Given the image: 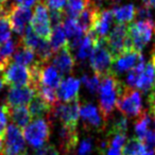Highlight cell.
Returning <instances> with one entry per match:
<instances>
[{
    "label": "cell",
    "mask_w": 155,
    "mask_h": 155,
    "mask_svg": "<svg viewBox=\"0 0 155 155\" xmlns=\"http://www.w3.org/2000/svg\"><path fill=\"white\" fill-rule=\"evenodd\" d=\"M123 83L118 79V75L113 72L100 79L99 93V110L107 124L108 119L113 115L116 107V101L122 91Z\"/></svg>",
    "instance_id": "obj_1"
},
{
    "label": "cell",
    "mask_w": 155,
    "mask_h": 155,
    "mask_svg": "<svg viewBox=\"0 0 155 155\" xmlns=\"http://www.w3.org/2000/svg\"><path fill=\"white\" fill-rule=\"evenodd\" d=\"M116 108L120 114L127 118H138L143 113L141 95L136 88L123 87L116 101Z\"/></svg>",
    "instance_id": "obj_2"
},
{
    "label": "cell",
    "mask_w": 155,
    "mask_h": 155,
    "mask_svg": "<svg viewBox=\"0 0 155 155\" xmlns=\"http://www.w3.org/2000/svg\"><path fill=\"white\" fill-rule=\"evenodd\" d=\"M80 105L79 98L68 102H58L52 106L46 119H48L50 122L54 119H58L62 124L77 127L80 117Z\"/></svg>",
    "instance_id": "obj_3"
},
{
    "label": "cell",
    "mask_w": 155,
    "mask_h": 155,
    "mask_svg": "<svg viewBox=\"0 0 155 155\" xmlns=\"http://www.w3.org/2000/svg\"><path fill=\"white\" fill-rule=\"evenodd\" d=\"M50 127H51V122L48 119L38 118L25 127L22 130V134L26 141L31 147L36 149L49 141L50 135H51Z\"/></svg>",
    "instance_id": "obj_4"
},
{
    "label": "cell",
    "mask_w": 155,
    "mask_h": 155,
    "mask_svg": "<svg viewBox=\"0 0 155 155\" xmlns=\"http://www.w3.org/2000/svg\"><path fill=\"white\" fill-rule=\"evenodd\" d=\"M104 39L106 47L113 56V60L120 56L124 52L133 50L127 35V27L125 24H117Z\"/></svg>",
    "instance_id": "obj_5"
},
{
    "label": "cell",
    "mask_w": 155,
    "mask_h": 155,
    "mask_svg": "<svg viewBox=\"0 0 155 155\" xmlns=\"http://www.w3.org/2000/svg\"><path fill=\"white\" fill-rule=\"evenodd\" d=\"M113 56L106 47L105 39H99L96 44L91 55L89 56V63L94 73L101 79L102 77L112 72Z\"/></svg>",
    "instance_id": "obj_6"
},
{
    "label": "cell",
    "mask_w": 155,
    "mask_h": 155,
    "mask_svg": "<svg viewBox=\"0 0 155 155\" xmlns=\"http://www.w3.org/2000/svg\"><path fill=\"white\" fill-rule=\"evenodd\" d=\"M154 21H134L127 27V35L131 41L132 49L141 52L150 43L154 33Z\"/></svg>",
    "instance_id": "obj_7"
},
{
    "label": "cell",
    "mask_w": 155,
    "mask_h": 155,
    "mask_svg": "<svg viewBox=\"0 0 155 155\" xmlns=\"http://www.w3.org/2000/svg\"><path fill=\"white\" fill-rule=\"evenodd\" d=\"M3 155H28L26 139L20 127L9 124L2 137Z\"/></svg>",
    "instance_id": "obj_8"
},
{
    "label": "cell",
    "mask_w": 155,
    "mask_h": 155,
    "mask_svg": "<svg viewBox=\"0 0 155 155\" xmlns=\"http://www.w3.org/2000/svg\"><path fill=\"white\" fill-rule=\"evenodd\" d=\"M30 27L37 36L49 41L52 26L50 21L49 10L43 0H38L35 3L34 12L30 20Z\"/></svg>",
    "instance_id": "obj_9"
},
{
    "label": "cell",
    "mask_w": 155,
    "mask_h": 155,
    "mask_svg": "<svg viewBox=\"0 0 155 155\" xmlns=\"http://www.w3.org/2000/svg\"><path fill=\"white\" fill-rule=\"evenodd\" d=\"M5 84L11 86H32V75L29 67L11 62L5 70Z\"/></svg>",
    "instance_id": "obj_10"
},
{
    "label": "cell",
    "mask_w": 155,
    "mask_h": 155,
    "mask_svg": "<svg viewBox=\"0 0 155 155\" xmlns=\"http://www.w3.org/2000/svg\"><path fill=\"white\" fill-rule=\"evenodd\" d=\"M8 14H9L12 30L20 36L29 27V22L33 14L32 10L29 7L12 3L11 5H9Z\"/></svg>",
    "instance_id": "obj_11"
},
{
    "label": "cell",
    "mask_w": 155,
    "mask_h": 155,
    "mask_svg": "<svg viewBox=\"0 0 155 155\" xmlns=\"http://www.w3.org/2000/svg\"><path fill=\"white\" fill-rule=\"evenodd\" d=\"M80 117L83 121V127L86 131H102L106 127L101 113L91 102H85L80 105Z\"/></svg>",
    "instance_id": "obj_12"
},
{
    "label": "cell",
    "mask_w": 155,
    "mask_h": 155,
    "mask_svg": "<svg viewBox=\"0 0 155 155\" xmlns=\"http://www.w3.org/2000/svg\"><path fill=\"white\" fill-rule=\"evenodd\" d=\"M36 91L32 86H11L8 91L5 104L7 106L26 105L35 96Z\"/></svg>",
    "instance_id": "obj_13"
},
{
    "label": "cell",
    "mask_w": 155,
    "mask_h": 155,
    "mask_svg": "<svg viewBox=\"0 0 155 155\" xmlns=\"http://www.w3.org/2000/svg\"><path fill=\"white\" fill-rule=\"evenodd\" d=\"M143 58H144L141 54V52L134 51V50L124 52L123 54H121L120 56H118L113 61L112 72L116 75L121 74L125 71L129 72Z\"/></svg>",
    "instance_id": "obj_14"
},
{
    "label": "cell",
    "mask_w": 155,
    "mask_h": 155,
    "mask_svg": "<svg viewBox=\"0 0 155 155\" xmlns=\"http://www.w3.org/2000/svg\"><path fill=\"white\" fill-rule=\"evenodd\" d=\"M58 139L60 150L62 151L63 155H74V151L79 141L77 127L62 124L58 132Z\"/></svg>",
    "instance_id": "obj_15"
},
{
    "label": "cell",
    "mask_w": 155,
    "mask_h": 155,
    "mask_svg": "<svg viewBox=\"0 0 155 155\" xmlns=\"http://www.w3.org/2000/svg\"><path fill=\"white\" fill-rule=\"evenodd\" d=\"M114 15L113 11L110 9H102L99 10L97 13V17L94 22V26L91 30V34L95 37L97 41L103 39L107 36L110 32V28L112 26Z\"/></svg>",
    "instance_id": "obj_16"
},
{
    "label": "cell",
    "mask_w": 155,
    "mask_h": 155,
    "mask_svg": "<svg viewBox=\"0 0 155 155\" xmlns=\"http://www.w3.org/2000/svg\"><path fill=\"white\" fill-rule=\"evenodd\" d=\"M52 65L61 72V74H70L74 70L75 58H73L72 52L68 48V46H65L62 49L56 51L52 56Z\"/></svg>",
    "instance_id": "obj_17"
},
{
    "label": "cell",
    "mask_w": 155,
    "mask_h": 155,
    "mask_svg": "<svg viewBox=\"0 0 155 155\" xmlns=\"http://www.w3.org/2000/svg\"><path fill=\"white\" fill-rule=\"evenodd\" d=\"M80 91V80L73 77L66 78L62 80L61 84L56 88V97L58 102H68L79 98Z\"/></svg>",
    "instance_id": "obj_18"
},
{
    "label": "cell",
    "mask_w": 155,
    "mask_h": 155,
    "mask_svg": "<svg viewBox=\"0 0 155 155\" xmlns=\"http://www.w3.org/2000/svg\"><path fill=\"white\" fill-rule=\"evenodd\" d=\"M99 10H100V8L96 5L95 1L93 0V1L87 5L86 9L83 10V11L74 18L77 26L79 27V29H80L84 34H87V33L91 32Z\"/></svg>",
    "instance_id": "obj_19"
},
{
    "label": "cell",
    "mask_w": 155,
    "mask_h": 155,
    "mask_svg": "<svg viewBox=\"0 0 155 155\" xmlns=\"http://www.w3.org/2000/svg\"><path fill=\"white\" fill-rule=\"evenodd\" d=\"M155 83V65L152 61L148 64H146L143 70L139 74L137 84H136V89L141 91V93L147 94L149 91H151Z\"/></svg>",
    "instance_id": "obj_20"
},
{
    "label": "cell",
    "mask_w": 155,
    "mask_h": 155,
    "mask_svg": "<svg viewBox=\"0 0 155 155\" xmlns=\"http://www.w3.org/2000/svg\"><path fill=\"white\" fill-rule=\"evenodd\" d=\"M7 114L8 118L12 121V123L17 125L20 129H24L25 127H27L31 120L29 110L25 105L7 106Z\"/></svg>",
    "instance_id": "obj_21"
},
{
    "label": "cell",
    "mask_w": 155,
    "mask_h": 155,
    "mask_svg": "<svg viewBox=\"0 0 155 155\" xmlns=\"http://www.w3.org/2000/svg\"><path fill=\"white\" fill-rule=\"evenodd\" d=\"M52 106H50L46 101H44L37 94L32 98L30 102H29L28 110L30 114L31 118H44L49 115L50 110H51Z\"/></svg>",
    "instance_id": "obj_22"
},
{
    "label": "cell",
    "mask_w": 155,
    "mask_h": 155,
    "mask_svg": "<svg viewBox=\"0 0 155 155\" xmlns=\"http://www.w3.org/2000/svg\"><path fill=\"white\" fill-rule=\"evenodd\" d=\"M121 155H155V151L144 148L137 137L127 139L121 149Z\"/></svg>",
    "instance_id": "obj_23"
},
{
    "label": "cell",
    "mask_w": 155,
    "mask_h": 155,
    "mask_svg": "<svg viewBox=\"0 0 155 155\" xmlns=\"http://www.w3.org/2000/svg\"><path fill=\"white\" fill-rule=\"evenodd\" d=\"M12 60L18 65L30 67L35 62V53L30 48L22 45L18 38V46L14 52L13 56H12Z\"/></svg>",
    "instance_id": "obj_24"
},
{
    "label": "cell",
    "mask_w": 155,
    "mask_h": 155,
    "mask_svg": "<svg viewBox=\"0 0 155 155\" xmlns=\"http://www.w3.org/2000/svg\"><path fill=\"white\" fill-rule=\"evenodd\" d=\"M97 39L91 34V33H87L85 35L84 39L81 43L80 47L78 48V50L75 51V58H77L79 62L84 63L87 58H89V56L91 55L94 51V48H95L96 44H97Z\"/></svg>",
    "instance_id": "obj_25"
},
{
    "label": "cell",
    "mask_w": 155,
    "mask_h": 155,
    "mask_svg": "<svg viewBox=\"0 0 155 155\" xmlns=\"http://www.w3.org/2000/svg\"><path fill=\"white\" fill-rule=\"evenodd\" d=\"M49 43L54 53L60 49H62L63 47L68 45V39H67L66 33H65L62 25L52 27L51 35L49 37Z\"/></svg>",
    "instance_id": "obj_26"
},
{
    "label": "cell",
    "mask_w": 155,
    "mask_h": 155,
    "mask_svg": "<svg viewBox=\"0 0 155 155\" xmlns=\"http://www.w3.org/2000/svg\"><path fill=\"white\" fill-rule=\"evenodd\" d=\"M8 10H9L8 5L0 8V45L11 38L12 27L11 22H10Z\"/></svg>",
    "instance_id": "obj_27"
},
{
    "label": "cell",
    "mask_w": 155,
    "mask_h": 155,
    "mask_svg": "<svg viewBox=\"0 0 155 155\" xmlns=\"http://www.w3.org/2000/svg\"><path fill=\"white\" fill-rule=\"evenodd\" d=\"M135 9L134 5L130 3L122 7H116L112 10L114 18L117 20L118 24H127L134 19L135 17Z\"/></svg>",
    "instance_id": "obj_28"
},
{
    "label": "cell",
    "mask_w": 155,
    "mask_h": 155,
    "mask_svg": "<svg viewBox=\"0 0 155 155\" xmlns=\"http://www.w3.org/2000/svg\"><path fill=\"white\" fill-rule=\"evenodd\" d=\"M33 51L35 53V56L38 58L37 61H39V62H50V60H51L54 54L49 41L45 38H41V37Z\"/></svg>",
    "instance_id": "obj_29"
},
{
    "label": "cell",
    "mask_w": 155,
    "mask_h": 155,
    "mask_svg": "<svg viewBox=\"0 0 155 155\" xmlns=\"http://www.w3.org/2000/svg\"><path fill=\"white\" fill-rule=\"evenodd\" d=\"M152 125V118H151L150 114L146 110H143V113L141 114V116L138 117L137 121L134 124V130H135L136 137L138 139H141L143 137V135L147 133L149 129Z\"/></svg>",
    "instance_id": "obj_30"
},
{
    "label": "cell",
    "mask_w": 155,
    "mask_h": 155,
    "mask_svg": "<svg viewBox=\"0 0 155 155\" xmlns=\"http://www.w3.org/2000/svg\"><path fill=\"white\" fill-rule=\"evenodd\" d=\"M127 119L124 116L115 117L110 123V129L107 132V136H113L116 134H127Z\"/></svg>",
    "instance_id": "obj_31"
},
{
    "label": "cell",
    "mask_w": 155,
    "mask_h": 155,
    "mask_svg": "<svg viewBox=\"0 0 155 155\" xmlns=\"http://www.w3.org/2000/svg\"><path fill=\"white\" fill-rule=\"evenodd\" d=\"M62 26H63V28H64V31H65V33H66V36L68 41H70V39H72V38H75V37H78V36H81V35H84V33H83L82 31L79 29V27L77 26L74 18H71L67 16L64 19V21H63Z\"/></svg>",
    "instance_id": "obj_32"
},
{
    "label": "cell",
    "mask_w": 155,
    "mask_h": 155,
    "mask_svg": "<svg viewBox=\"0 0 155 155\" xmlns=\"http://www.w3.org/2000/svg\"><path fill=\"white\" fill-rule=\"evenodd\" d=\"M81 81L84 84L85 88L91 94V95H95L96 93L99 89V85H100V78L97 75H88V74H83L81 78Z\"/></svg>",
    "instance_id": "obj_33"
},
{
    "label": "cell",
    "mask_w": 155,
    "mask_h": 155,
    "mask_svg": "<svg viewBox=\"0 0 155 155\" xmlns=\"http://www.w3.org/2000/svg\"><path fill=\"white\" fill-rule=\"evenodd\" d=\"M135 21H153V16L151 9L147 5H141L135 9Z\"/></svg>",
    "instance_id": "obj_34"
},
{
    "label": "cell",
    "mask_w": 155,
    "mask_h": 155,
    "mask_svg": "<svg viewBox=\"0 0 155 155\" xmlns=\"http://www.w3.org/2000/svg\"><path fill=\"white\" fill-rule=\"evenodd\" d=\"M127 140V134H116V135L110 136L108 140V148L115 149V150L121 151L123 144Z\"/></svg>",
    "instance_id": "obj_35"
},
{
    "label": "cell",
    "mask_w": 155,
    "mask_h": 155,
    "mask_svg": "<svg viewBox=\"0 0 155 155\" xmlns=\"http://www.w3.org/2000/svg\"><path fill=\"white\" fill-rule=\"evenodd\" d=\"M94 151V143L91 138H84L81 141L79 149H78L77 155H91Z\"/></svg>",
    "instance_id": "obj_36"
},
{
    "label": "cell",
    "mask_w": 155,
    "mask_h": 155,
    "mask_svg": "<svg viewBox=\"0 0 155 155\" xmlns=\"http://www.w3.org/2000/svg\"><path fill=\"white\" fill-rule=\"evenodd\" d=\"M33 155H60V152L54 144L46 143L39 148L35 149Z\"/></svg>",
    "instance_id": "obj_37"
},
{
    "label": "cell",
    "mask_w": 155,
    "mask_h": 155,
    "mask_svg": "<svg viewBox=\"0 0 155 155\" xmlns=\"http://www.w3.org/2000/svg\"><path fill=\"white\" fill-rule=\"evenodd\" d=\"M49 15L52 27L62 25L64 19L66 18V14H65L64 11H54V10H51V13H49Z\"/></svg>",
    "instance_id": "obj_38"
},
{
    "label": "cell",
    "mask_w": 155,
    "mask_h": 155,
    "mask_svg": "<svg viewBox=\"0 0 155 155\" xmlns=\"http://www.w3.org/2000/svg\"><path fill=\"white\" fill-rule=\"evenodd\" d=\"M8 127V114L7 106H0V136L3 137L5 133V130Z\"/></svg>",
    "instance_id": "obj_39"
},
{
    "label": "cell",
    "mask_w": 155,
    "mask_h": 155,
    "mask_svg": "<svg viewBox=\"0 0 155 155\" xmlns=\"http://www.w3.org/2000/svg\"><path fill=\"white\" fill-rule=\"evenodd\" d=\"M48 9L54 11H64L66 0H43Z\"/></svg>",
    "instance_id": "obj_40"
},
{
    "label": "cell",
    "mask_w": 155,
    "mask_h": 155,
    "mask_svg": "<svg viewBox=\"0 0 155 155\" xmlns=\"http://www.w3.org/2000/svg\"><path fill=\"white\" fill-rule=\"evenodd\" d=\"M148 103H149V105H150V110H154L155 108V83H154V85H153L152 89H151L150 95H149Z\"/></svg>",
    "instance_id": "obj_41"
},
{
    "label": "cell",
    "mask_w": 155,
    "mask_h": 155,
    "mask_svg": "<svg viewBox=\"0 0 155 155\" xmlns=\"http://www.w3.org/2000/svg\"><path fill=\"white\" fill-rule=\"evenodd\" d=\"M17 5H25V7H29L30 8L31 5H34L35 3L38 1V0H14Z\"/></svg>",
    "instance_id": "obj_42"
},
{
    "label": "cell",
    "mask_w": 155,
    "mask_h": 155,
    "mask_svg": "<svg viewBox=\"0 0 155 155\" xmlns=\"http://www.w3.org/2000/svg\"><path fill=\"white\" fill-rule=\"evenodd\" d=\"M94 1H95V3L96 5H98V7H99V5L101 2H103V1H107L108 3H110V5H117V3L119 2V1H120V0H94Z\"/></svg>",
    "instance_id": "obj_43"
},
{
    "label": "cell",
    "mask_w": 155,
    "mask_h": 155,
    "mask_svg": "<svg viewBox=\"0 0 155 155\" xmlns=\"http://www.w3.org/2000/svg\"><path fill=\"white\" fill-rule=\"evenodd\" d=\"M5 68L0 67V89L2 88V86L5 85V78H3V74H5Z\"/></svg>",
    "instance_id": "obj_44"
},
{
    "label": "cell",
    "mask_w": 155,
    "mask_h": 155,
    "mask_svg": "<svg viewBox=\"0 0 155 155\" xmlns=\"http://www.w3.org/2000/svg\"><path fill=\"white\" fill-rule=\"evenodd\" d=\"M142 5H147L148 8H150L151 10L152 9H155V0H144Z\"/></svg>",
    "instance_id": "obj_45"
},
{
    "label": "cell",
    "mask_w": 155,
    "mask_h": 155,
    "mask_svg": "<svg viewBox=\"0 0 155 155\" xmlns=\"http://www.w3.org/2000/svg\"><path fill=\"white\" fill-rule=\"evenodd\" d=\"M106 155H121V153L119 150H115V149L108 148L107 150H106Z\"/></svg>",
    "instance_id": "obj_46"
},
{
    "label": "cell",
    "mask_w": 155,
    "mask_h": 155,
    "mask_svg": "<svg viewBox=\"0 0 155 155\" xmlns=\"http://www.w3.org/2000/svg\"><path fill=\"white\" fill-rule=\"evenodd\" d=\"M0 155H3V140L0 136Z\"/></svg>",
    "instance_id": "obj_47"
},
{
    "label": "cell",
    "mask_w": 155,
    "mask_h": 155,
    "mask_svg": "<svg viewBox=\"0 0 155 155\" xmlns=\"http://www.w3.org/2000/svg\"><path fill=\"white\" fill-rule=\"evenodd\" d=\"M141 1H142V2H143V1H144V0H141Z\"/></svg>",
    "instance_id": "obj_48"
}]
</instances>
